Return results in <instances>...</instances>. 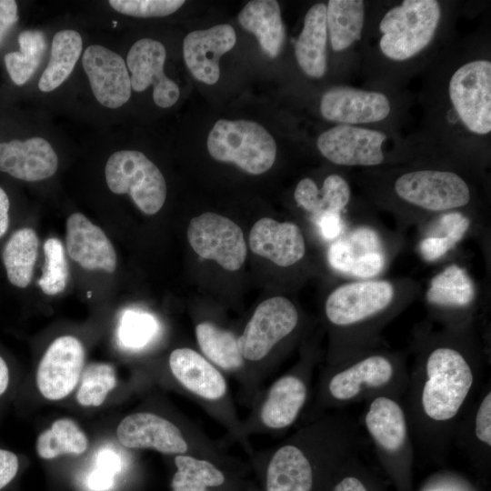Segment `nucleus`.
<instances>
[{
  "instance_id": "f257e3e1",
  "label": "nucleus",
  "mask_w": 491,
  "mask_h": 491,
  "mask_svg": "<svg viewBox=\"0 0 491 491\" xmlns=\"http://www.w3.org/2000/svg\"><path fill=\"white\" fill-rule=\"evenodd\" d=\"M424 370L420 392L423 415L435 423L452 420L473 386L474 373L469 361L459 349L439 346L427 355Z\"/></svg>"
},
{
  "instance_id": "f03ea898",
  "label": "nucleus",
  "mask_w": 491,
  "mask_h": 491,
  "mask_svg": "<svg viewBox=\"0 0 491 491\" xmlns=\"http://www.w3.org/2000/svg\"><path fill=\"white\" fill-rule=\"evenodd\" d=\"M211 156L233 163L251 175L268 171L275 163L276 145L273 136L256 122L218 120L207 137Z\"/></svg>"
},
{
  "instance_id": "7ed1b4c3",
  "label": "nucleus",
  "mask_w": 491,
  "mask_h": 491,
  "mask_svg": "<svg viewBox=\"0 0 491 491\" xmlns=\"http://www.w3.org/2000/svg\"><path fill=\"white\" fill-rule=\"evenodd\" d=\"M440 15V5L435 0H405L391 8L379 25L382 53L395 61L415 56L431 42Z\"/></svg>"
},
{
  "instance_id": "20e7f679",
  "label": "nucleus",
  "mask_w": 491,
  "mask_h": 491,
  "mask_svg": "<svg viewBox=\"0 0 491 491\" xmlns=\"http://www.w3.org/2000/svg\"><path fill=\"white\" fill-rule=\"evenodd\" d=\"M105 175L109 189L117 195L128 194L146 215L156 214L166 197V184L158 167L143 153L121 150L107 160Z\"/></svg>"
},
{
  "instance_id": "39448f33",
  "label": "nucleus",
  "mask_w": 491,
  "mask_h": 491,
  "mask_svg": "<svg viewBox=\"0 0 491 491\" xmlns=\"http://www.w3.org/2000/svg\"><path fill=\"white\" fill-rule=\"evenodd\" d=\"M396 195L420 210L445 214L466 206L471 191L466 180L448 170L421 169L402 174L394 183Z\"/></svg>"
},
{
  "instance_id": "423d86ee",
  "label": "nucleus",
  "mask_w": 491,
  "mask_h": 491,
  "mask_svg": "<svg viewBox=\"0 0 491 491\" xmlns=\"http://www.w3.org/2000/svg\"><path fill=\"white\" fill-rule=\"evenodd\" d=\"M396 299V287L391 281L366 279L347 282L329 294L325 313L334 326L354 327L385 314Z\"/></svg>"
},
{
  "instance_id": "0eeeda50",
  "label": "nucleus",
  "mask_w": 491,
  "mask_h": 491,
  "mask_svg": "<svg viewBox=\"0 0 491 491\" xmlns=\"http://www.w3.org/2000/svg\"><path fill=\"white\" fill-rule=\"evenodd\" d=\"M449 97L460 120L471 132L491 131V63L475 60L460 66L449 81Z\"/></svg>"
},
{
  "instance_id": "6e6552de",
  "label": "nucleus",
  "mask_w": 491,
  "mask_h": 491,
  "mask_svg": "<svg viewBox=\"0 0 491 491\" xmlns=\"http://www.w3.org/2000/svg\"><path fill=\"white\" fill-rule=\"evenodd\" d=\"M187 239L200 257L215 260L228 271L238 270L245 262L246 246L243 231L221 215L208 212L192 218Z\"/></svg>"
},
{
  "instance_id": "1a4fd4ad",
  "label": "nucleus",
  "mask_w": 491,
  "mask_h": 491,
  "mask_svg": "<svg viewBox=\"0 0 491 491\" xmlns=\"http://www.w3.org/2000/svg\"><path fill=\"white\" fill-rule=\"evenodd\" d=\"M297 322L298 312L286 297L274 296L263 301L237 338L243 357L251 361L262 359L296 328Z\"/></svg>"
},
{
  "instance_id": "9d476101",
  "label": "nucleus",
  "mask_w": 491,
  "mask_h": 491,
  "mask_svg": "<svg viewBox=\"0 0 491 491\" xmlns=\"http://www.w3.org/2000/svg\"><path fill=\"white\" fill-rule=\"evenodd\" d=\"M85 363V349L75 336L55 339L45 352L36 371V386L41 395L52 401L61 400L76 387Z\"/></svg>"
},
{
  "instance_id": "9b49d317",
  "label": "nucleus",
  "mask_w": 491,
  "mask_h": 491,
  "mask_svg": "<svg viewBox=\"0 0 491 491\" xmlns=\"http://www.w3.org/2000/svg\"><path fill=\"white\" fill-rule=\"evenodd\" d=\"M383 132L349 125H338L324 133L316 145L333 164L346 166H374L384 162Z\"/></svg>"
},
{
  "instance_id": "f8f14e48",
  "label": "nucleus",
  "mask_w": 491,
  "mask_h": 491,
  "mask_svg": "<svg viewBox=\"0 0 491 491\" xmlns=\"http://www.w3.org/2000/svg\"><path fill=\"white\" fill-rule=\"evenodd\" d=\"M165 56L163 44L150 38L136 41L126 56L131 88L142 92L153 85L154 102L163 108L175 105L180 95L178 85L164 73Z\"/></svg>"
},
{
  "instance_id": "ddd939ff",
  "label": "nucleus",
  "mask_w": 491,
  "mask_h": 491,
  "mask_svg": "<svg viewBox=\"0 0 491 491\" xmlns=\"http://www.w3.org/2000/svg\"><path fill=\"white\" fill-rule=\"evenodd\" d=\"M83 66L97 101L108 108H118L131 96L130 75L125 60L112 50L88 46L83 55Z\"/></svg>"
},
{
  "instance_id": "4468645a",
  "label": "nucleus",
  "mask_w": 491,
  "mask_h": 491,
  "mask_svg": "<svg viewBox=\"0 0 491 491\" xmlns=\"http://www.w3.org/2000/svg\"><path fill=\"white\" fill-rule=\"evenodd\" d=\"M388 98L382 93L350 86H335L326 90L320 101L324 118L340 125L379 122L390 113Z\"/></svg>"
},
{
  "instance_id": "2eb2a0df",
  "label": "nucleus",
  "mask_w": 491,
  "mask_h": 491,
  "mask_svg": "<svg viewBox=\"0 0 491 491\" xmlns=\"http://www.w3.org/2000/svg\"><path fill=\"white\" fill-rule=\"evenodd\" d=\"M235 42V31L227 24L187 34L183 43V54L193 76L206 85L215 84L220 76L219 59L234 47Z\"/></svg>"
},
{
  "instance_id": "dca6fc26",
  "label": "nucleus",
  "mask_w": 491,
  "mask_h": 491,
  "mask_svg": "<svg viewBox=\"0 0 491 491\" xmlns=\"http://www.w3.org/2000/svg\"><path fill=\"white\" fill-rule=\"evenodd\" d=\"M65 245L68 256L84 269L115 272L117 260L111 241L83 214L68 216Z\"/></svg>"
},
{
  "instance_id": "f3484780",
  "label": "nucleus",
  "mask_w": 491,
  "mask_h": 491,
  "mask_svg": "<svg viewBox=\"0 0 491 491\" xmlns=\"http://www.w3.org/2000/svg\"><path fill=\"white\" fill-rule=\"evenodd\" d=\"M122 446L127 448H153L164 454H182L187 445L180 430L170 421L152 413L125 416L116 428Z\"/></svg>"
},
{
  "instance_id": "a211bd4d",
  "label": "nucleus",
  "mask_w": 491,
  "mask_h": 491,
  "mask_svg": "<svg viewBox=\"0 0 491 491\" xmlns=\"http://www.w3.org/2000/svg\"><path fill=\"white\" fill-rule=\"evenodd\" d=\"M249 246L257 256L278 266H291L306 255V242L300 227L292 222L269 217L258 220L249 234Z\"/></svg>"
},
{
  "instance_id": "6ab92c4d",
  "label": "nucleus",
  "mask_w": 491,
  "mask_h": 491,
  "mask_svg": "<svg viewBox=\"0 0 491 491\" xmlns=\"http://www.w3.org/2000/svg\"><path fill=\"white\" fill-rule=\"evenodd\" d=\"M57 166L54 148L42 137L0 143V171L15 178L27 182L44 180L52 176Z\"/></svg>"
},
{
  "instance_id": "aec40b11",
  "label": "nucleus",
  "mask_w": 491,
  "mask_h": 491,
  "mask_svg": "<svg viewBox=\"0 0 491 491\" xmlns=\"http://www.w3.org/2000/svg\"><path fill=\"white\" fill-rule=\"evenodd\" d=\"M396 373V365L388 356L369 355L334 375L328 391L336 400L351 401L365 392L388 386Z\"/></svg>"
},
{
  "instance_id": "412c9836",
  "label": "nucleus",
  "mask_w": 491,
  "mask_h": 491,
  "mask_svg": "<svg viewBox=\"0 0 491 491\" xmlns=\"http://www.w3.org/2000/svg\"><path fill=\"white\" fill-rule=\"evenodd\" d=\"M364 422L377 450L386 457H398L410 450L406 414L395 399L376 396L371 401Z\"/></svg>"
},
{
  "instance_id": "4be33fe9",
  "label": "nucleus",
  "mask_w": 491,
  "mask_h": 491,
  "mask_svg": "<svg viewBox=\"0 0 491 491\" xmlns=\"http://www.w3.org/2000/svg\"><path fill=\"white\" fill-rule=\"evenodd\" d=\"M169 366L175 377L199 396L215 400L225 395L226 385L223 376L197 352L177 348L170 355Z\"/></svg>"
},
{
  "instance_id": "5701e85b",
  "label": "nucleus",
  "mask_w": 491,
  "mask_h": 491,
  "mask_svg": "<svg viewBox=\"0 0 491 491\" xmlns=\"http://www.w3.org/2000/svg\"><path fill=\"white\" fill-rule=\"evenodd\" d=\"M326 5H314L306 13L295 45L298 65L310 77L321 78L326 72Z\"/></svg>"
},
{
  "instance_id": "b1692460",
  "label": "nucleus",
  "mask_w": 491,
  "mask_h": 491,
  "mask_svg": "<svg viewBox=\"0 0 491 491\" xmlns=\"http://www.w3.org/2000/svg\"><path fill=\"white\" fill-rule=\"evenodd\" d=\"M238 21L243 28L256 35L268 56L278 55L285 41V27L277 1L248 2L239 13Z\"/></svg>"
},
{
  "instance_id": "393cba45",
  "label": "nucleus",
  "mask_w": 491,
  "mask_h": 491,
  "mask_svg": "<svg viewBox=\"0 0 491 491\" xmlns=\"http://www.w3.org/2000/svg\"><path fill=\"white\" fill-rule=\"evenodd\" d=\"M312 486V466L303 451L292 445L279 448L268 465L266 490L310 491Z\"/></svg>"
},
{
  "instance_id": "a878e982",
  "label": "nucleus",
  "mask_w": 491,
  "mask_h": 491,
  "mask_svg": "<svg viewBox=\"0 0 491 491\" xmlns=\"http://www.w3.org/2000/svg\"><path fill=\"white\" fill-rule=\"evenodd\" d=\"M295 200L298 206L315 217L325 214H341L350 201L351 191L346 180L339 175H329L321 188L311 178L297 184Z\"/></svg>"
},
{
  "instance_id": "bb28decb",
  "label": "nucleus",
  "mask_w": 491,
  "mask_h": 491,
  "mask_svg": "<svg viewBox=\"0 0 491 491\" xmlns=\"http://www.w3.org/2000/svg\"><path fill=\"white\" fill-rule=\"evenodd\" d=\"M426 298L435 307L464 310L474 303L476 286L465 268L452 264L431 278Z\"/></svg>"
},
{
  "instance_id": "cd10ccee",
  "label": "nucleus",
  "mask_w": 491,
  "mask_h": 491,
  "mask_svg": "<svg viewBox=\"0 0 491 491\" xmlns=\"http://www.w3.org/2000/svg\"><path fill=\"white\" fill-rule=\"evenodd\" d=\"M306 398L304 382L294 376L278 379L270 388L260 417L270 428H283L296 418Z\"/></svg>"
},
{
  "instance_id": "c85d7f7f",
  "label": "nucleus",
  "mask_w": 491,
  "mask_h": 491,
  "mask_svg": "<svg viewBox=\"0 0 491 491\" xmlns=\"http://www.w3.org/2000/svg\"><path fill=\"white\" fill-rule=\"evenodd\" d=\"M39 239L32 228L13 233L2 252V259L9 282L19 288L29 286L38 255Z\"/></svg>"
},
{
  "instance_id": "c756f323",
  "label": "nucleus",
  "mask_w": 491,
  "mask_h": 491,
  "mask_svg": "<svg viewBox=\"0 0 491 491\" xmlns=\"http://www.w3.org/2000/svg\"><path fill=\"white\" fill-rule=\"evenodd\" d=\"M365 20L361 0H330L326 6V27L332 49L346 50L360 40Z\"/></svg>"
},
{
  "instance_id": "7c9ffc66",
  "label": "nucleus",
  "mask_w": 491,
  "mask_h": 491,
  "mask_svg": "<svg viewBox=\"0 0 491 491\" xmlns=\"http://www.w3.org/2000/svg\"><path fill=\"white\" fill-rule=\"evenodd\" d=\"M83 48L82 37L76 31L62 30L52 40L47 66L38 83L42 92L57 88L71 75Z\"/></svg>"
},
{
  "instance_id": "2f4dec72",
  "label": "nucleus",
  "mask_w": 491,
  "mask_h": 491,
  "mask_svg": "<svg viewBox=\"0 0 491 491\" xmlns=\"http://www.w3.org/2000/svg\"><path fill=\"white\" fill-rule=\"evenodd\" d=\"M471 225L470 219L461 212L441 214L432 229L418 245L419 252L427 262H434L452 250L465 236Z\"/></svg>"
},
{
  "instance_id": "473e14b6",
  "label": "nucleus",
  "mask_w": 491,
  "mask_h": 491,
  "mask_svg": "<svg viewBox=\"0 0 491 491\" xmlns=\"http://www.w3.org/2000/svg\"><path fill=\"white\" fill-rule=\"evenodd\" d=\"M88 447V438L70 418L55 420L36 440L37 455L43 459H54L61 455H81Z\"/></svg>"
},
{
  "instance_id": "72a5a7b5",
  "label": "nucleus",
  "mask_w": 491,
  "mask_h": 491,
  "mask_svg": "<svg viewBox=\"0 0 491 491\" xmlns=\"http://www.w3.org/2000/svg\"><path fill=\"white\" fill-rule=\"evenodd\" d=\"M195 335L202 352L218 366L236 369L243 365V356L235 336L209 322L197 325Z\"/></svg>"
},
{
  "instance_id": "f704fd0d",
  "label": "nucleus",
  "mask_w": 491,
  "mask_h": 491,
  "mask_svg": "<svg viewBox=\"0 0 491 491\" xmlns=\"http://www.w3.org/2000/svg\"><path fill=\"white\" fill-rule=\"evenodd\" d=\"M19 52L5 55L6 70L17 85L25 84L37 69L46 44L44 34L38 30L23 31L18 36Z\"/></svg>"
},
{
  "instance_id": "c9c22d12",
  "label": "nucleus",
  "mask_w": 491,
  "mask_h": 491,
  "mask_svg": "<svg viewBox=\"0 0 491 491\" xmlns=\"http://www.w3.org/2000/svg\"><path fill=\"white\" fill-rule=\"evenodd\" d=\"M175 464L177 471L172 478V491H207V487L220 486L225 481L222 472L210 462L177 456Z\"/></svg>"
},
{
  "instance_id": "e433bc0d",
  "label": "nucleus",
  "mask_w": 491,
  "mask_h": 491,
  "mask_svg": "<svg viewBox=\"0 0 491 491\" xmlns=\"http://www.w3.org/2000/svg\"><path fill=\"white\" fill-rule=\"evenodd\" d=\"M115 386L114 367L106 363H93L82 373L76 400L83 406H99Z\"/></svg>"
},
{
  "instance_id": "4c0bfd02",
  "label": "nucleus",
  "mask_w": 491,
  "mask_h": 491,
  "mask_svg": "<svg viewBox=\"0 0 491 491\" xmlns=\"http://www.w3.org/2000/svg\"><path fill=\"white\" fill-rule=\"evenodd\" d=\"M45 265L38 280L41 290L48 296L65 290L69 278V267L62 242L55 237L48 238L44 245Z\"/></svg>"
},
{
  "instance_id": "58836bf2",
  "label": "nucleus",
  "mask_w": 491,
  "mask_h": 491,
  "mask_svg": "<svg viewBox=\"0 0 491 491\" xmlns=\"http://www.w3.org/2000/svg\"><path fill=\"white\" fill-rule=\"evenodd\" d=\"M157 330V322L150 314L127 310L120 319L117 336L124 347L135 350L146 346Z\"/></svg>"
},
{
  "instance_id": "ea45409f",
  "label": "nucleus",
  "mask_w": 491,
  "mask_h": 491,
  "mask_svg": "<svg viewBox=\"0 0 491 491\" xmlns=\"http://www.w3.org/2000/svg\"><path fill=\"white\" fill-rule=\"evenodd\" d=\"M110 5L117 12L135 17L166 16L178 10L183 0H110Z\"/></svg>"
},
{
  "instance_id": "a19ab883",
  "label": "nucleus",
  "mask_w": 491,
  "mask_h": 491,
  "mask_svg": "<svg viewBox=\"0 0 491 491\" xmlns=\"http://www.w3.org/2000/svg\"><path fill=\"white\" fill-rule=\"evenodd\" d=\"M475 436L488 448L491 446V393L479 404L475 416Z\"/></svg>"
},
{
  "instance_id": "79ce46f5",
  "label": "nucleus",
  "mask_w": 491,
  "mask_h": 491,
  "mask_svg": "<svg viewBox=\"0 0 491 491\" xmlns=\"http://www.w3.org/2000/svg\"><path fill=\"white\" fill-rule=\"evenodd\" d=\"M316 224L321 236L327 240H336L342 236L345 225L341 214H325L316 217Z\"/></svg>"
},
{
  "instance_id": "37998d69",
  "label": "nucleus",
  "mask_w": 491,
  "mask_h": 491,
  "mask_svg": "<svg viewBox=\"0 0 491 491\" xmlns=\"http://www.w3.org/2000/svg\"><path fill=\"white\" fill-rule=\"evenodd\" d=\"M121 468L122 459L116 451L111 448L99 450L95 457V471L115 478Z\"/></svg>"
},
{
  "instance_id": "c03bdc74",
  "label": "nucleus",
  "mask_w": 491,
  "mask_h": 491,
  "mask_svg": "<svg viewBox=\"0 0 491 491\" xmlns=\"http://www.w3.org/2000/svg\"><path fill=\"white\" fill-rule=\"evenodd\" d=\"M18 469L17 456L9 450L0 448V490L15 478Z\"/></svg>"
},
{
  "instance_id": "a18cd8bd",
  "label": "nucleus",
  "mask_w": 491,
  "mask_h": 491,
  "mask_svg": "<svg viewBox=\"0 0 491 491\" xmlns=\"http://www.w3.org/2000/svg\"><path fill=\"white\" fill-rule=\"evenodd\" d=\"M17 20L16 2L14 0H0V45L9 29Z\"/></svg>"
},
{
  "instance_id": "49530a36",
  "label": "nucleus",
  "mask_w": 491,
  "mask_h": 491,
  "mask_svg": "<svg viewBox=\"0 0 491 491\" xmlns=\"http://www.w3.org/2000/svg\"><path fill=\"white\" fill-rule=\"evenodd\" d=\"M9 198L0 186V238L6 233L9 226Z\"/></svg>"
},
{
  "instance_id": "de8ad7c7",
  "label": "nucleus",
  "mask_w": 491,
  "mask_h": 491,
  "mask_svg": "<svg viewBox=\"0 0 491 491\" xmlns=\"http://www.w3.org/2000/svg\"><path fill=\"white\" fill-rule=\"evenodd\" d=\"M332 491H367V489L359 478L348 476L342 478Z\"/></svg>"
},
{
  "instance_id": "09e8293b",
  "label": "nucleus",
  "mask_w": 491,
  "mask_h": 491,
  "mask_svg": "<svg viewBox=\"0 0 491 491\" xmlns=\"http://www.w3.org/2000/svg\"><path fill=\"white\" fill-rule=\"evenodd\" d=\"M10 382V373L6 362L0 356V396L5 394Z\"/></svg>"
}]
</instances>
